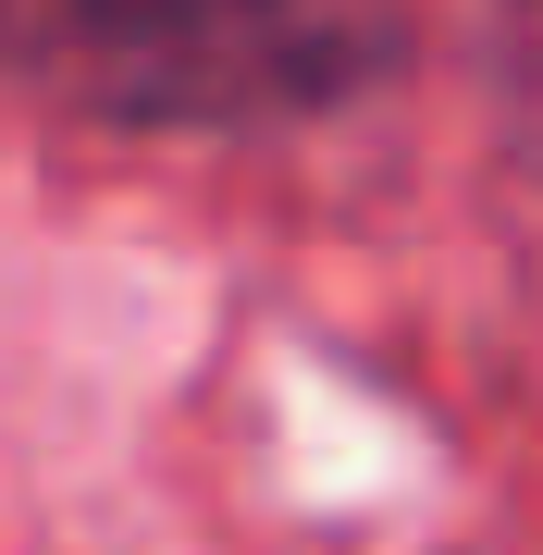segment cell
Instances as JSON below:
<instances>
[{"instance_id":"6da1fadb","label":"cell","mask_w":543,"mask_h":555,"mask_svg":"<svg viewBox=\"0 0 543 555\" xmlns=\"http://www.w3.org/2000/svg\"><path fill=\"white\" fill-rule=\"evenodd\" d=\"M408 75V0H0V87L112 137H284Z\"/></svg>"}]
</instances>
